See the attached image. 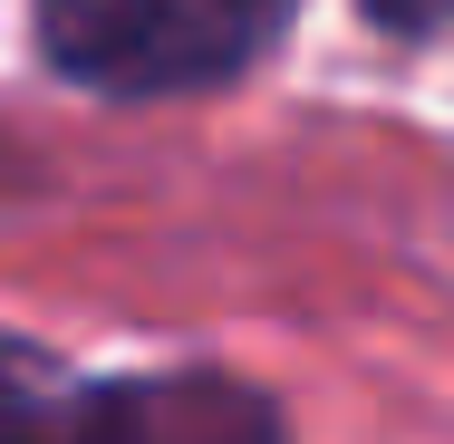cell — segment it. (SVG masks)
<instances>
[{"label":"cell","mask_w":454,"mask_h":444,"mask_svg":"<svg viewBox=\"0 0 454 444\" xmlns=\"http://www.w3.org/2000/svg\"><path fill=\"white\" fill-rule=\"evenodd\" d=\"M290 0H39V49L97 97H193L242 78Z\"/></svg>","instance_id":"1"},{"label":"cell","mask_w":454,"mask_h":444,"mask_svg":"<svg viewBox=\"0 0 454 444\" xmlns=\"http://www.w3.org/2000/svg\"><path fill=\"white\" fill-rule=\"evenodd\" d=\"M367 19L396 29V39H426V29H445V19H454V0H367Z\"/></svg>","instance_id":"3"},{"label":"cell","mask_w":454,"mask_h":444,"mask_svg":"<svg viewBox=\"0 0 454 444\" xmlns=\"http://www.w3.org/2000/svg\"><path fill=\"white\" fill-rule=\"evenodd\" d=\"M0 444H271V416L213 377L97 386L29 339H0Z\"/></svg>","instance_id":"2"}]
</instances>
